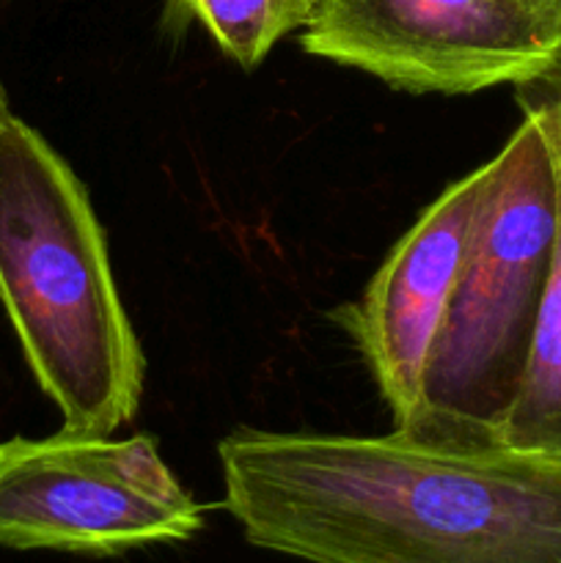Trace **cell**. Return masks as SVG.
I'll list each match as a JSON object with an SVG mask.
<instances>
[{
    "label": "cell",
    "mask_w": 561,
    "mask_h": 563,
    "mask_svg": "<svg viewBox=\"0 0 561 563\" xmlns=\"http://www.w3.org/2000/svg\"><path fill=\"white\" fill-rule=\"evenodd\" d=\"M223 506L253 548L306 563H561V454L391 434L237 429Z\"/></svg>",
    "instance_id": "obj_1"
},
{
    "label": "cell",
    "mask_w": 561,
    "mask_h": 563,
    "mask_svg": "<svg viewBox=\"0 0 561 563\" xmlns=\"http://www.w3.org/2000/svg\"><path fill=\"white\" fill-rule=\"evenodd\" d=\"M0 302L66 432L132 421L146 361L105 231L69 163L14 113L0 119Z\"/></svg>",
    "instance_id": "obj_2"
},
{
    "label": "cell",
    "mask_w": 561,
    "mask_h": 563,
    "mask_svg": "<svg viewBox=\"0 0 561 563\" xmlns=\"http://www.w3.org/2000/svg\"><path fill=\"white\" fill-rule=\"evenodd\" d=\"M484 165L465 262L405 432L454 449L498 445L559 229V154L539 113L522 108L520 126Z\"/></svg>",
    "instance_id": "obj_3"
},
{
    "label": "cell",
    "mask_w": 561,
    "mask_h": 563,
    "mask_svg": "<svg viewBox=\"0 0 561 563\" xmlns=\"http://www.w3.org/2000/svg\"><path fill=\"white\" fill-rule=\"evenodd\" d=\"M201 528L204 506L146 434L110 440L61 429L0 443L3 548L121 555L187 542Z\"/></svg>",
    "instance_id": "obj_4"
},
{
    "label": "cell",
    "mask_w": 561,
    "mask_h": 563,
    "mask_svg": "<svg viewBox=\"0 0 561 563\" xmlns=\"http://www.w3.org/2000/svg\"><path fill=\"white\" fill-rule=\"evenodd\" d=\"M300 47L410 93L517 88L561 60V0H317Z\"/></svg>",
    "instance_id": "obj_5"
},
{
    "label": "cell",
    "mask_w": 561,
    "mask_h": 563,
    "mask_svg": "<svg viewBox=\"0 0 561 563\" xmlns=\"http://www.w3.org/2000/svg\"><path fill=\"white\" fill-rule=\"evenodd\" d=\"M484 179L487 165H479L446 187L396 242L361 300L336 311L366 357L399 432L416 421L424 374L465 262Z\"/></svg>",
    "instance_id": "obj_6"
},
{
    "label": "cell",
    "mask_w": 561,
    "mask_h": 563,
    "mask_svg": "<svg viewBox=\"0 0 561 563\" xmlns=\"http://www.w3.org/2000/svg\"><path fill=\"white\" fill-rule=\"evenodd\" d=\"M498 445L526 454H561V163L553 262L520 385L498 427Z\"/></svg>",
    "instance_id": "obj_7"
},
{
    "label": "cell",
    "mask_w": 561,
    "mask_h": 563,
    "mask_svg": "<svg viewBox=\"0 0 561 563\" xmlns=\"http://www.w3.org/2000/svg\"><path fill=\"white\" fill-rule=\"evenodd\" d=\"M317 0H165L168 31L201 25L242 69H256L270 49L308 25Z\"/></svg>",
    "instance_id": "obj_8"
},
{
    "label": "cell",
    "mask_w": 561,
    "mask_h": 563,
    "mask_svg": "<svg viewBox=\"0 0 561 563\" xmlns=\"http://www.w3.org/2000/svg\"><path fill=\"white\" fill-rule=\"evenodd\" d=\"M515 91L520 108L534 110V113H539V119L544 121L561 163V60L553 69L544 71L542 77L522 82Z\"/></svg>",
    "instance_id": "obj_9"
},
{
    "label": "cell",
    "mask_w": 561,
    "mask_h": 563,
    "mask_svg": "<svg viewBox=\"0 0 561 563\" xmlns=\"http://www.w3.org/2000/svg\"><path fill=\"white\" fill-rule=\"evenodd\" d=\"M11 110H9V99H6V91H3V86H0V119H3V115H9Z\"/></svg>",
    "instance_id": "obj_10"
}]
</instances>
